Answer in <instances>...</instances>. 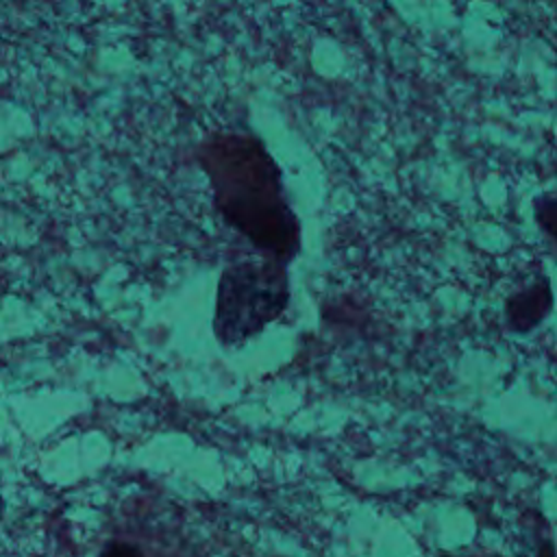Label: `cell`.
Instances as JSON below:
<instances>
[{"mask_svg": "<svg viewBox=\"0 0 557 557\" xmlns=\"http://www.w3.org/2000/svg\"><path fill=\"white\" fill-rule=\"evenodd\" d=\"M224 218L261 246L296 242V220L283 196L281 170L263 141L248 133L213 131L198 146Z\"/></svg>", "mask_w": 557, "mask_h": 557, "instance_id": "obj_1", "label": "cell"}, {"mask_svg": "<svg viewBox=\"0 0 557 557\" xmlns=\"http://www.w3.org/2000/svg\"><path fill=\"white\" fill-rule=\"evenodd\" d=\"M533 211H535V220L537 224L557 237V196H537L533 202Z\"/></svg>", "mask_w": 557, "mask_h": 557, "instance_id": "obj_3", "label": "cell"}, {"mask_svg": "<svg viewBox=\"0 0 557 557\" xmlns=\"http://www.w3.org/2000/svg\"><path fill=\"white\" fill-rule=\"evenodd\" d=\"M285 276L263 265H239L224 274L218 302V331L224 342L257 333L285 302Z\"/></svg>", "mask_w": 557, "mask_h": 557, "instance_id": "obj_2", "label": "cell"}, {"mask_svg": "<svg viewBox=\"0 0 557 557\" xmlns=\"http://www.w3.org/2000/svg\"><path fill=\"white\" fill-rule=\"evenodd\" d=\"M100 557H141L139 550L135 546L128 544H111L104 548V553Z\"/></svg>", "mask_w": 557, "mask_h": 557, "instance_id": "obj_4", "label": "cell"}]
</instances>
